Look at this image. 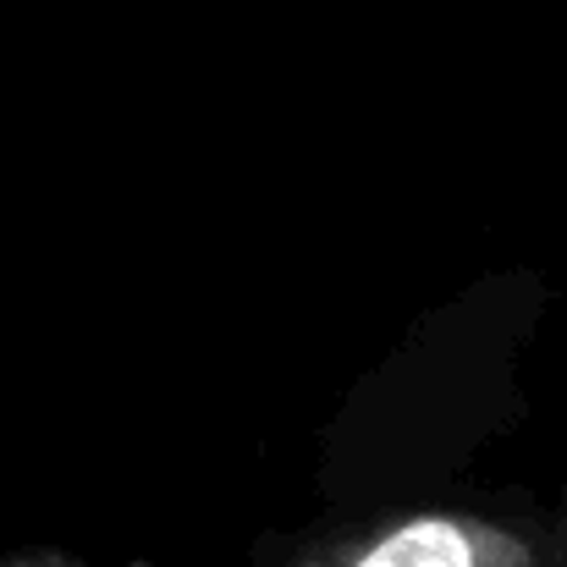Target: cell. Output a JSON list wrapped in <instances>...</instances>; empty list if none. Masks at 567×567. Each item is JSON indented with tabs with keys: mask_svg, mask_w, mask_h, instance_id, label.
Masks as SVG:
<instances>
[{
	"mask_svg": "<svg viewBox=\"0 0 567 567\" xmlns=\"http://www.w3.org/2000/svg\"><path fill=\"white\" fill-rule=\"evenodd\" d=\"M28 567H61V563H28Z\"/></svg>",
	"mask_w": 567,
	"mask_h": 567,
	"instance_id": "7a4b0ae2",
	"label": "cell"
},
{
	"mask_svg": "<svg viewBox=\"0 0 567 567\" xmlns=\"http://www.w3.org/2000/svg\"><path fill=\"white\" fill-rule=\"evenodd\" d=\"M518 546L507 535L468 518H408L375 535L348 567H518Z\"/></svg>",
	"mask_w": 567,
	"mask_h": 567,
	"instance_id": "6da1fadb",
	"label": "cell"
}]
</instances>
